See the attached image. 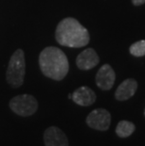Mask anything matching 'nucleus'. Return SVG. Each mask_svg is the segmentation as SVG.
<instances>
[{"label": "nucleus", "instance_id": "obj_1", "mask_svg": "<svg viewBox=\"0 0 145 146\" xmlns=\"http://www.w3.org/2000/svg\"><path fill=\"white\" fill-rule=\"evenodd\" d=\"M42 73L51 79L62 80L69 72V61L62 50L55 46L45 47L39 56Z\"/></svg>", "mask_w": 145, "mask_h": 146}, {"label": "nucleus", "instance_id": "obj_2", "mask_svg": "<svg viewBox=\"0 0 145 146\" xmlns=\"http://www.w3.org/2000/svg\"><path fill=\"white\" fill-rule=\"evenodd\" d=\"M55 36L60 45L67 47H83L89 42V34L87 29L76 19L71 17L65 18L58 23Z\"/></svg>", "mask_w": 145, "mask_h": 146}, {"label": "nucleus", "instance_id": "obj_3", "mask_svg": "<svg viewBox=\"0 0 145 146\" xmlns=\"http://www.w3.org/2000/svg\"><path fill=\"white\" fill-rule=\"evenodd\" d=\"M26 74V60L22 49H17L9 61L6 72V79L12 88H19L23 85Z\"/></svg>", "mask_w": 145, "mask_h": 146}, {"label": "nucleus", "instance_id": "obj_4", "mask_svg": "<svg viewBox=\"0 0 145 146\" xmlns=\"http://www.w3.org/2000/svg\"><path fill=\"white\" fill-rule=\"evenodd\" d=\"M10 108L22 117L31 116L38 110V101L31 94H20L11 99Z\"/></svg>", "mask_w": 145, "mask_h": 146}, {"label": "nucleus", "instance_id": "obj_5", "mask_svg": "<svg viewBox=\"0 0 145 146\" xmlns=\"http://www.w3.org/2000/svg\"><path fill=\"white\" fill-rule=\"evenodd\" d=\"M86 123L92 129L106 131L109 128L111 123V115L107 110L96 108L88 115Z\"/></svg>", "mask_w": 145, "mask_h": 146}, {"label": "nucleus", "instance_id": "obj_6", "mask_svg": "<svg viewBox=\"0 0 145 146\" xmlns=\"http://www.w3.org/2000/svg\"><path fill=\"white\" fill-rule=\"evenodd\" d=\"M115 78V72L112 69V67L109 64H105L97 72L95 81H96L98 88H100L103 91H109L113 87Z\"/></svg>", "mask_w": 145, "mask_h": 146}, {"label": "nucleus", "instance_id": "obj_7", "mask_svg": "<svg viewBox=\"0 0 145 146\" xmlns=\"http://www.w3.org/2000/svg\"><path fill=\"white\" fill-rule=\"evenodd\" d=\"M45 146H69L67 136L57 126H50L44 133Z\"/></svg>", "mask_w": 145, "mask_h": 146}, {"label": "nucleus", "instance_id": "obj_8", "mask_svg": "<svg viewBox=\"0 0 145 146\" xmlns=\"http://www.w3.org/2000/svg\"><path fill=\"white\" fill-rule=\"evenodd\" d=\"M98 63H99V57L92 48L85 49L76 58V66L80 70H91Z\"/></svg>", "mask_w": 145, "mask_h": 146}, {"label": "nucleus", "instance_id": "obj_9", "mask_svg": "<svg viewBox=\"0 0 145 146\" xmlns=\"http://www.w3.org/2000/svg\"><path fill=\"white\" fill-rule=\"evenodd\" d=\"M72 99L76 105L82 106V107H89L96 100V94L91 88L82 86L73 92Z\"/></svg>", "mask_w": 145, "mask_h": 146}, {"label": "nucleus", "instance_id": "obj_10", "mask_svg": "<svg viewBox=\"0 0 145 146\" xmlns=\"http://www.w3.org/2000/svg\"><path fill=\"white\" fill-rule=\"evenodd\" d=\"M138 89V83L133 78L125 79L119 85L115 92V98L119 101H125L135 94Z\"/></svg>", "mask_w": 145, "mask_h": 146}, {"label": "nucleus", "instance_id": "obj_11", "mask_svg": "<svg viewBox=\"0 0 145 146\" xmlns=\"http://www.w3.org/2000/svg\"><path fill=\"white\" fill-rule=\"evenodd\" d=\"M135 125L128 121H121L116 127V134L120 138H127L135 131Z\"/></svg>", "mask_w": 145, "mask_h": 146}, {"label": "nucleus", "instance_id": "obj_12", "mask_svg": "<svg viewBox=\"0 0 145 146\" xmlns=\"http://www.w3.org/2000/svg\"><path fill=\"white\" fill-rule=\"evenodd\" d=\"M131 55L135 57H143L145 56V41H140L133 43L129 48Z\"/></svg>", "mask_w": 145, "mask_h": 146}, {"label": "nucleus", "instance_id": "obj_13", "mask_svg": "<svg viewBox=\"0 0 145 146\" xmlns=\"http://www.w3.org/2000/svg\"><path fill=\"white\" fill-rule=\"evenodd\" d=\"M132 3L135 6H140L145 3V0H132Z\"/></svg>", "mask_w": 145, "mask_h": 146}, {"label": "nucleus", "instance_id": "obj_14", "mask_svg": "<svg viewBox=\"0 0 145 146\" xmlns=\"http://www.w3.org/2000/svg\"><path fill=\"white\" fill-rule=\"evenodd\" d=\"M144 115H145V110H144Z\"/></svg>", "mask_w": 145, "mask_h": 146}]
</instances>
